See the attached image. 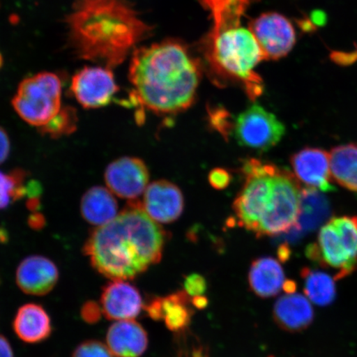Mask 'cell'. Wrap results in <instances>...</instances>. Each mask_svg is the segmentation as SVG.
Masks as SVG:
<instances>
[{
	"label": "cell",
	"mask_w": 357,
	"mask_h": 357,
	"mask_svg": "<svg viewBox=\"0 0 357 357\" xmlns=\"http://www.w3.org/2000/svg\"><path fill=\"white\" fill-rule=\"evenodd\" d=\"M65 24L73 55L110 69L123 64L154 29L130 0H75Z\"/></svg>",
	"instance_id": "obj_1"
},
{
	"label": "cell",
	"mask_w": 357,
	"mask_h": 357,
	"mask_svg": "<svg viewBox=\"0 0 357 357\" xmlns=\"http://www.w3.org/2000/svg\"><path fill=\"white\" fill-rule=\"evenodd\" d=\"M204 69L181 40L137 47L128 68L130 100L159 115L181 113L194 104Z\"/></svg>",
	"instance_id": "obj_2"
},
{
	"label": "cell",
	"mask_w": 357,
	"mask_h": 357,
	"mask_svg": "<svg viewBox=\"0 0 357 357\" xmlns=\"http://www.w3.org/2000/svg\"><path fill=\"white\" fill-rule=\"evenodd\" d=\"M166 234L135 202L113 220L97 227L83 252L93 269L111 280H128L144 273L162 257Z\"/></svg>",
	"instance_id": "obj_3"
},
{
	"label": "cell",
	"mask_w": 357,
	"mask_h": 357,
	"mask_svg": "<svg viewBox=\"0 0 357 357\" xmlns=\"http://www.w3.org/2000/svg\"><path fill=\"white\" fill-rule=\"evenodd\" d=\"M199 45L204 68L216 86L238 84L252 101L261 96L264 82L255 68L265 58L248 28L241 24L209 30Z\"/></svg>",
	"instance_id": "obj_4"
},
{
	"label": "cell",
	"mask_w": 357,
	"mask_h": 357,
	"mask_svg": "<svg viewBox=\"0 0 357 357\" xmlns=\"http://www.w3.org/2000/svg\"><path fill=\"white\" fill-rule=\"evenodd\" d=\"M245 183L234 201L238 225L257 236L278 207L281 191V169L257 159L243 165Z\"/></svg>",
	"instance_id": "obj_5"
},
{
	"label": "cell",
	"mask_w": 357,
	"mask_h": 357,
	"mask_svg": "<svg viewBox=\"0 0 357 357\" xmlns=\"http://www.w3.org/2000/svg\"><path fill=\"white\" fill-rule=\"evenodd\" d=\"M61 93L60 77L45 71L22 80L12 105L24 121L40 128L61 111Z\"/></svg>",
	"instance_id": "obj_6"
},
{
	"label": "cell",
	"mask_w": 357,
	"mask_h": 357,
	"mask_svg": "<svg viewBox=\"0 0 357 357\" xmlns=\"http://www.w3.org/2000/svg\"><path fill=\"white\" fill-rule=\"evenodd\" d=\"M234 134L240 146L258 151H269L284 135V125L260 105H252L236 119Z\"/></svg>",
	"instance_id": "obj_7"
},
{
	"label": "cell",
	"mask_w": 357,
	"mask_h": 357,
	"mask_svg": "<svg viewBox=\"0 0 357 357\" xmlns=\"http://www.w3.org/2000/svg\"><path fill=\"white\" fill-rule=\"evenodd\" d=\"M248 29L260 46L265 60L287 56L296 43V33L287 17L279 13H262L249 22Z\"/></svg>",
	"instance_id": "obj_8"
},
{
	"label": "cell",
	"mask_w": 357,
	"mask_h": 357,
	"mask_svg": "<svg viewBox=\"0 0 357 357\" xmlns=\"http://www.w3.org/2000/svg\"><path fill=\"white\" fill-rule=\"evenodd\" d=\"M119 89L113 69L100 65L84 67L71 79V93L86 109L109 105Z\"/></svg>",
	"instance_id": "obj_9"
},
{
	"label": "cell",
	"mask_w": 357,
	"mask_h": 357,
	"mask_svg": "<svg viewBox=\"0 0 357 357\" xmlns=\"http://www.w3.org/2000/svg\"><path fill=\"white\" fill-rule=\"evenodd\" d=\"M306 256L321 266L336 270V280L357 270V259L351 255L344 238L330 220L321 227L317 242L307 245Z\"/></svg>",
	"instance_id": "obj_10"
},
{
	"label": "cell",
	"mask_w": 357,
	"mask_h": 357,
	"mask_svg": "<svg viewBox=\"0 0 357 357\" xmlns=\"http://www.w3.org/2000/svg\"><path fill=\"white\" fill-rule=\"evenodd\" d=\"M105 178L112 193L121 199L135 200L149 186V171L144 160L125 156L109 165Z\"/></svg>",
	"instance_id": "obj_11"
},
{
	"label": "cell",
	"mask_w": 357,
	"mask_h": 357,
	"mask_svg": "<svg viewBox=\"0 0 357 357\" xmlns=\"http://www.w3.org/2000/svg\"><path fill=\"white\" fill-rule=\"evenodd\" d=\"M290 163L297 180L306 188L330 192L335 190L332 181L330 154L318 147H305L294 153Z\"/></svg>",
	"instance_id": "obj_12"
},
{
	"label": "cell",
	"mask_w": 357,
	"mask_h": 357,
	"mask_svg": "<svg viewBox=\"0 0 357 357\" xmlns=\"http://www.w3.org/2000/svg\"><path fill=\"white\" fill-rule=\"evenodd\" d=\"M100 305L109 320H132L141 314L144 305L139 290L127 280H112L102 288Z\"/></svg>",
	"instance_id": "obj_13"
},
{
	"label": "cell",
	"mask_w": 357,
	"mask_h": 357,
	"mask_svg": "<svg viewBox=\"0 0 357 357\" xmlns=\"http://www.w3.org/2000/svg\"><path fill=\"white\" fill-rule=\"evenodd\" d=\"M141 206L156 222H175L184 211V196L178 187L167 181H158L146 189Z\"/></svg>",
	"instance_id": "obj_14"
},
{
	"label": "cell",
	"mask_w": 357,
	"mask_h": 357,
	"mask_svg": "<svg viewBox=\"0 0 357 357\" xmlns=\"http://www.w3.org/2000/svg\"><path fill=\"white\" fill-rule=\"evenodd\" d=\"M144 309L151 319L164 321L169 330L177 333L186 331L195 314L191 297L185 290L151 298Z\"/></svg>",
	"instance_id": "obj_15"
},
{
	"label": "cell",
	"mask_w": 357,
	"mask_h": 357,
	"mask_svg": "<svg viewBox=\"0 0 357 357\" xmlns=\"http://www.w3.org/2000/svg\"><path fill=\"white\" fill-rule=\"evenodd\" d=\"M59 270L47 257L32 256L22 261L16 271L17 287L31 296H46L56 287Z\"/></svg>",
	"instance_id": "obj_16"
},
{
	"label": "cell",
	"mask_w": 357,
	"mask_h": 357,
	"mask_svg": "<svg viewBox=\"0 0 357 357\" xmlns=\"http://www.w3.org/2000/svg\"><path fill=\"white\" fill-rule=\"evenodd\" d=\"M106 342L114 356L139 357L149 347V336L144 327L135 321H117L110 326Z\"/></svg>",
	"instance_id": "obj_17"
},
{
	"label": "cell",
	"mask_w": 357,
	"mask_h": 357,
	"mask_svg": "<svg viewBox=\"0 0 357 357\" xmlns=\"http://www.w3.org/2000/svg\"><path fill=\"white\" fill-rule=\"evenodd\" d=\"M273 316L284 331L298 333L309 328L314 319L311 303L301 294H287L275 302Z\"/></svg>",
	"instance_id": "obj_18"
},
{
	"label": "cell",
	"mask_w": 357,
	"mask_h": 357,
	"mask_svg": "<svg viewBox=\"0 0 357 357\" xmlns=\"http://www.w3.org/2000/svg\"><path fill=\"white\" fill-rule=\"evenodd\" d=\"M13 330L22 341L34 344L50 337L52 321L43 307L37 303H26L17 311L13 320Z\"/></svg>",
	"instance_id": "obj_19"
},
{
	"label": "cell",
	"mask_w": 357,
	"mask_h": 357,
	"mask_svg": "<svg viewBox=\"0 0 357 357\" xmlns=\"http://www.w3.org/2000/svg\"><path fill=\"white\" fill-rule=\"evenodd\" d=\"M248 280L252 291L261 298L278 296L287 281L282 266L272 257L254 261L250 268Z\"/></svg>",
	"instance_id": "obj_20"
},
{
	"label": "cell",
	"mask_w": 357,
	"mask_h": 357,
	"mask_svg": "<svg viewBox=\"0 0 357 357\" xmlns=\"http://www.w3.org/2000/svg\"><path fill=\"white\" fill-rule=\"evenodd\" d=\"M332 209L323 192L312 189L302 190L301 211L296 227L291 230L292 238H298L325 225L331 216Z\"/></svg>",
	"instance_id": "obj_21"
},
{
	"label": "cell",
	"mask_w": 357,
	"mask_h": 357,
	"mask_svg": "<svg viewBox=\"0 0 357 357\" xmlns=\"http://www.w3.org/2000/svg\"><path fill=\"white\" fill-rule=\"evenodd\" d=\"M82 215L89 223L100 227L118 215V203L109 189L95 186L84 195L80 202Z\"/></svg>",
	"instance_id": "obj_22"
},
{
	"label": "cell",
	"mask_w": 357,
	"mask_h": 357,
	"mask_svg": "<svg viewBox=\"0 0 357 357\" xmlns=\"http://www.w3.org/2000/svg\"><path fill=\"white\" fill-rule=\"evenodd\" d=\"M330 167L339 185L357 193V144L334 147L330 153Z\"/></svg>",
	"instance_id": "obj_23"
},
{
	"label": "cell",
	"mask_w": 357,
	"mask_h": 357,
	"mask_svg": "<svg viewBox=\"0 0 357 357\" xmlns=\"http://www.w3.org/2000/svg\"><path fill=\"white\" fill-rule=\"evenodd\" d=\"M259 0H198L211 13L213 28L241 24L248 8Z\"/></svg>",
	"instance_id": "obj_24"
},
{
	"label": "cell",
	"mask_w": 357,
	"mask_h": 357,
	"mask_svg": "<svg viewBox=\"0 0 357 357\" xmlns=\"http://www.w3.org/2000/svg\"><path fill=\"white\" fill-rule=\"evenodd\" d=\"M301 276L305 281V292L310 300L319 306H328L337 296L336 284L331 275L325 272L303 268Z\"/></svg>",
	"instance_id": "obj_25"
},
{
	"label": "cell",
	"mask_w": 357,
	"mask_h": 357,
	"mask_svg": "<svg viewBox=\"0 0 357 357\" xmlns=\"http://www.w3.org/2000/svg\"><path fill=\"white\" fill-rule=\"evenodd\" d=\"M26 178V174L22 169H16L10 174L0 172V209L8 207L28 193Z\"/></svg>",
	"instance_id": "obj_26"
},
{
	"label": "cell",
	"mask_w": 357,
	"mask_h": 357,
	"mask_svg": "<svg viewBox=\"0 0 357 357\" xmlns=\"http://www.w3.org/2000/svg\"><path fill=\"white\" fill-rule=\"evenodd\" d=\"M77 111L71 107H65L50 122L40 128L39 131L52 138L70 135L77 129Z\"/></svg>",
	"instance_id": "obj_27"
},
{
	"label": "cell",
	"mask_w": 357,
	"mask_h": 357,
	"mask_svg": "<svg viewBox=\"0 0 357 357\" xmlns=\"http://www.w3.org/2000/svg\"><path fill=\"white\" fill-rule=\"evenodd\" d=\"M109 347L99 341L89 340L75 348L73 357H114Z\"/></svg>",
	"instance_id": "obj_28"
},
{
	"label": "cell",
	"mask_w": 357,
	"mask_h": 357,
	"mask_svg": "<svg viewBox=\"0 0 357 357\" xmlns=\"http://www.w3.org/2000/svg\"><path fill=\"white\" fill-rule=\"evenodd\" d=\"M185 291L191 298L204 296L207 291V282L204 276L192 274L185 280Z\"/></svg>",
	"instance_id": "obj_29"
},
{
	"label": "cell",
	"mask_w": 357,
	"mask_h": 357,
	"mask_svg": "<svg viewBox=\"0 0 357 357\" xmlns=\"http://www.w3.org/2000/svg\"><path fill=\"white\" fill-rule=\"evenodd\" d=\"M102 314L100 303L96 301H87L80 310V316L88 324H96L101 319Z\"/></svg>",
	"instance_id": "obj_30"
},
{
	"label": "cell",
	"mask_w": 357,
	"mask_h": 357,
	"mask_svg": "<svg viewBox=\"0 0 357 357\" xmlns=\"http://www.w3.org/2000/svg\"><path fill=\"white\" fill-rule=\"evenodd\" d=\"M231 178L230 174L220 168L213 169L208 176L209 183L213 188L217 190L225 189L227 185H229Z\"/></svg>",
	"instance_id": "obj_31"
},
{
	"label": "cell",
	"mask_w": 357,
	"mask_h": 357,
	"mask_svg": "<svg viewBox=\"0 0 357 357\" xmlns=\"http://www.w3.org/2000/svg\"><path fill=\"white\" fill-rule=\"evenodd\" d=\"M10 153V141L6 130L0 127V165L6 162Z\"/></svg>",
	"instance_id": "obj_32"
},
{
	"label": "cell",
	"mask_w": 357,
	"mask_h": 357,
	"mask_svg": "<svg viewBox=\"0 0 357 357\" xmlns=\"http://www.w3.org/2000/svg\"><path fill=\"white\" fill-rule=\"evenodd\" d=\"M0 357H15L10 342L0 335Z\"/></svg>",
	"instance_id": "obj_33"
},
{
	"label": "cell",
	"mask_w": 357,
	"mask_h": 357,
	"mask_svg": "<svg viewBox=\"0 0 357 357\" xmlns=\"http://www.w3.org/2000/svg\"><path fill=\"white\" fill-rule=\"evenodd\" d=\"M296 288H297L296 283L294 282V281H293L291 280H288L285 281L283 289L287 294H292V293H296Z\"/></svg>",
	"instance_id": "obj_34"
},
{
	"label": "cell",
	"mask_w": 357,
	"mask_h": 357,
	"mask_svg": "<svg viewBox=\"0 0 357 357\" xmlns=\"http://www.w3.org/2000/svg\"><path fill=\"white\" fill-rule=\"evenodd\" d=\"M3 64V58L1 54V52H0V69L2 68Z\"/></svg>",
	"instance_id": "obj_35"
}]
</instances>
